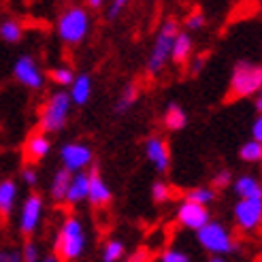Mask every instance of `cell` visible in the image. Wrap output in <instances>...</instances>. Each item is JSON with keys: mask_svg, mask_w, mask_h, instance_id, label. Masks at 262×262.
Listing matches in <instances>:
<instances>
[{"mask_svg": "<svg viewBox=\"0 0 262 262\" xmlns=\"http://www.w3.org/2000/svg\"><path fill=\"white\" fill-rule=\"evenodd\" d=\"M260 90H262V64L239 60L230 73L228 100H243L250 96H258Z\"/></svg>", "mask_w": 262, "mask_h": 262, "instance_id": "cell-1", "label": "cell"}, {"mask_svg": "<svg viewBox=\"0 0 262 262\" xmlns=\"http://www.w3.org/2000/svg\"><path fill=\"white\" fill-rule=\"evenodd\" d=\"M88 245V237H85V228L83 222L77 215H69L62 222V226L58 230L56 237V256L60 260L73 262L77 258H81V254L85 252Z\"/></svg>", "mask_w": 262, "mask_h": 262, "instance_id": "cell-2", "label": "cell"}, {"mask_svg": "<svg viewBox=\"0 0 262 262\" xmlns=\"http://www.w3.org/2000/svg\"><path fill=\"white\" fill-rule=\"evenodd\" d=\"M179 24L177 19L168 17L162 21V26L158 28V34H156V41L151 45L149 58H147V73L151 77L160 75L164 71V67L171 62V51H173V43L179 34Z\"/></svg>", "mask_w": 262, "mask_h": 262, "instance_id": "cell-3", "label": "cell"}, {"mask_svg": "<svg viewBox=\"0 0 262 262\" xmlns=\"http://www.w3.org/2000/svg\"><path fill=\"white\" fill-rule=\"evenodd\" d=\"M92 17L85 7H69L60 13L56 30L64 45H79L83 38L90 34Z\"/></svg>", "mask_w": 262, "mask_h": 262, "instance_id": "cell-4", "label": "cell"}, {"mask_svg": "<svg viewBox=\"0 0 262 262\" xmlns=\"http://www.w3.org/2000/svg\"><path fill=\"white\" fill-rule=\"evenodd\" d=\"M196 241H199V245L211 256L224 258V256H228L232 252H237V241H234L232 232L224 224L213 222V220L196 232Z\"/></svg>", "mask_w": 262, "mask_h": 262, "instance_id": "cell-5", "label": "cell"}, {"mask_svg": "<svg viewBox=\"0 0 262 262\" xmlns=\"http://www.w3.org/2000/svg\"><path fill=\"white\" fill-rule=\"evenodd\" d=\"M71 113V96L69 92H54L43 104L41 115H38V130H43L45 135L49 133H58L67 126Z\"/></svg>", "mask_w": 262, "mask_h": 262, "instance_id": "cell-6", "label": "cell"}, {"mask_svg": "<svg viewBox=\"0 0 262 262\" xmlns=\"http://www.w3.org/2000/svg\"><path fill=\"white\" fill-rule=\"evenodd\" d=\"M60 162L64 171H69L71 175L85 173V168L92 164V149L79 141L64 143L60 147Z\"/></svg>", "mask_w": 262, "mask_h": 262, "instance_id": "cell-7", "label": "cell"}, {"mask_svg": "<svg viewBox=\"0 0 262 262\" xmlns=\"http://www.w3.org/2000/svg\"><path fill=\"white\" fill-rule=\"evenodd\" d=\"M234 224L243 232H256L262 228V199H243L234 205Z\"/></svg>", "mask_w": 262, "mask_h": 262, "instance_id": "cell-8", "label": "cell"}, {"mask_svg": "<svg viewBox=\"0 0 262 262\" xmlns=\"http://www.w3.org/2000/svg\"><path fill=\"white\" fill-rule=\"evenodd\" d=\"M43 196L41 194H28L26 201L21 203V209H19V217H17V226H19V232L30 237L32 232H36L38 224H41V217H43Z\"/></svg>", "mask_w": 262, "mask_h": 262, "instance_id": "cell-9", "label": "cell"}, {"mask_svg": "<svg viewBox=\"0 0 262 262\" xmlns=\"http://www.w3.org/2000/svg\"><path fill=\"white\" fill-rule=\"evenodd\" d=\"M13 77L28 90H41L45 83V73L32 56H21L13 64Z\"/></svg>", "mask_w": 262, "mask_h": 262, "instance_id": "cell-10", "label": "cell"}, {"mask_svg": "<svg viewBox=\"0 0 262 262\" xmlns=\"http://www.w3.org/2000/svg\"><path fill=\"white\" fill-rule=\"evenodd\" d=\"M177 222H179L183 228L199 232L205 224L211 222V217H209V209L207 207H201V205H194V203L183 201L177 207Z\"/></svg>", "mask_w": 262, "mask_h": 262, "instance_id": "cell-11", "label": "cell"}, {"mask_svg": "<svg viewBox=\"0 0 262 262\" xmlns=\"http://www.w3.org/2000/svg\"><path fill=\"white\" fill-rule=\"evenodd\" d=\"M145 156H147V160L151 162V166L158 173H166L168 166H171V151H168V143L158 135H151V137L145 139Z\"/></svg>", "mask_w": 262, "mask_h": 262, "instance_id": "cell-12", "label": "cell"}, {"mask_svg": "<svg viewBox=\"0 0 262 262\" xmlns=\"http://www.w3.org/2000/svg\"><path fill=\"white\" fill-rule=\"evenodd\" d=\"M88 201L94 207H104L111 203V188L109 183L100 177L96 168L90 171V190H88Z\"/></svg>", "mask_w": 262, "mask_h": 262, "instance_id": "cell-13", "label": "cell"}, {"mask_svg": "<svg viewBox=\"0 0 262 262\" xmlns=\"http://www.w3.org/2000/svg\"><path fill=\"white\" fill-rule=\"evenodd\" d=\"M24 151H26V156H28L30 162H38L51 151V141H49V137L43 133V130H34V133L26 139Z\"/></svg>", "mask_w": 262, "mask_h": 262, "instance_id": "cell-14", "label": "cell"}, {"mask_svg": "<svg viewBox=\"0 0 262 262\" xmlns=\"http://www.w3.org/2000/svg\"><path fill=\"white\" fill-rule=\"evenodd\" d=\"M232 190L239 196V201L243 199H262V181L256 175H241L232 181Z\"/></svg>", "mask_w": 262, "mask_h": 262, "instance_id": "cell-15", "label": "cell"}, {"mask_svg": "<svg viewBox=\"0 0 262 262\" xmlns=\"http://www.w3.org/2000/svg\"><path fill=\"white\" fill-rule=\"evenodd\" d=\"M88 190H90V173H77L71 179V186L67 192V201L69 205H77L81 201H88Z\"/></svg>", "mask_w": 262, "mask_h": 262, "instance_id": "cell-16", "label": "cell"}, {"mask_svg": "<svg viewBox=\"0 0 262 262\" xmlns=\"http://www.w3.org/2000/svg\"><path fill=\"white\" fill-rule=\"evenodd\" d=\"M71 102L75 104H85L92 96V77L88 73H81V75H75V81L71 83Z\"/></svg>", "mask_w": 262, "mask_h": 262, "instance_id": "cell-17", "label": "cell"}, {"mask_svg": "<svg viewBox=\"0 0 262 262\" xmlns=\"http://www.w3.org/2000/svg\"><path fill=\"white\" fill-rule=\"evenodd\" d=\"M17 201V183L13 179L0 181V217H9Z\"/></svg>", "mask_w": 262, "mask_h": 262, "instance_id": "cell-18", "label": "cell"}, {"mask_svg": "<svg viewBox=\"0 0 262 262\" xmlns=\"http://www.w3.org/2000/svg\"><path fill=\"white\" fill-rule=\"evenodd\" d=\"M192 51H194V41L188 32H179L175 43H173V51H171V60L175 64H186L188 60H192Z\"/></svg>", "mask_w": 262, "mask_h": 262, "instance_id": "cell-19", "label": "cell"}, {"mask_svg": "<svg viewBox=\"0 0 262 262\" xmlns=\"http://www.w3.org/2000/svg\"><path fill=\"white\" fill-rule=\"evenodd\" d=\"M71 179H73V175L69 171H64V168H60V171L54 175L51 186H49V194H51V199H54L56 203L67 201V192H69V186H71Z\"/></svg>", "mask_w": 262, "mask_h": 262, "instance_id": "cell-20", "label": "cell"}, {"mask_svg": "<svg viewBox=\"0 0 262 262\" xmlns=\"http://www.w3.org/2000/svg\"><path fill=\"white\" fill-rule=\"evenodd\" d=\"M186 124H188L186 111H183L177 102H171V104L166 107V111H164V126H166L168 130H173V133H177V130L186 128Z\"/></svg>", "mask_w": 262, "mask_h": 262, "instance_id": "cell-21", "label": "cell"}, {"mask_svg": "<svg viewBox=\"0 0 262 262\" xmlns=\"http://www.w3.org/2000/svg\"><path fill=\"white\" fill-rule=\"evenodd\" d=\"M137 98H139V88H137V83H126L124 90H122V94L117 96V100H115V107H113L115 113H117V115L126 113V111L137 102Z\"/></svg>", "mask_w": 262, "mask_h": 262, "instance_id": "cell-22", "label": "cell"}, {"mask_svg": "<svg viewBox=\"0 0 262 262\" xmlns=\"http://www.w3.org/2000/svg\"><path fill=\"white\" fill-rule=\"evenodd\" d=\"M188 203H194V205H201V207H209L213 201H215V190L213 188H207V186H199V188H192L186 192V199Z\"/></svg>", "mask_w": 262, "mask_h": 262, "instance_id": "cell-23", "label": "cell"}, {"mask_svg": "<svg viewBox=\"0 0 262 262\" xmlns=\"http://www.w3.org/2000/svg\"><path fill=\"white\" fill-rule=\"evenodd\" d=\"M24 36V26L17 19H5L0 24V38L5 43H19Z\"/></svg>", "mask_w": 262, "mask_h": 262, "instance_id": "cell-24", "label": "cell"}, {"mask_svg": "<svg viewBox=\"0 0 262 262\" xmlns=\"http://www.w3.org/2000/svg\"><path fill=\"white\" fill-rule=\"evenodd\" d=\"M45 77L51 83H56L60 88H71V83L75 81V73L71 67H54L51 71H47Z\"/></svg>", "mask_w": 262, "mask_h": 262, "instance_id": "cell-25", "label": "cell"}, {"mask_svg": "<svg viewBox=\"0 0 262 262\" xmlns=\"http://www.w3.org/2000/svg\"><path fill=\"white\" fill-rule=\"evenodd\" d=\"M239 158H241L243 162H250V164L262 162V145L250 139V141L243 143V145L239 147Z\"/></svg>", "mask_w": 262, "mask_h": 262, "instance_id": "cell-26", "label": "cell"}, {"mask_svg": "<svg viewBox=\"0 0 262 262\" xmlns=\"http://www.w3.org/2000/svg\"><path fill=\"white\" fill-rule=\"evenodd\" d=\"M126 252V245L117 239H111L102 247V262H120Z\"/></svg>", "mask_w": 262, "mask_h": 262, "instance_id": "cell-27", "label": "cell"}, {"mask_svg": "<svg viewBox=\"0 0 262 262\" xmlns=\"http://www.w3.org/2000/svg\"><path fill=\"white\" fill-rule=\"evenodd\" d=\"M151 199H154V203H158V205L168 203L171 201V186H168L166 181H156L151 186Z\"/></svg>", "mask_w": 262, "mask_h": 262, "instance_id": "cell-28", "label": "cell"}, {"mask_svg": "<svg viewBox=\"0 0 262 262\" xmlns=\"http://www.w3.org/2000/svg\"><path fill=\"white\" fill-rule=\"evenodd\" d=\"M228 186H232V173L228 168H222L213 175V181H211V188L217 192V190H226Z\"/></svg>", "mask_w": 262, "mask_h": 262, "instance_id": "cell-29", "label": "cell"}, {"mask_svg": "<svg viewBox=\"0 0 262 262\" xmlns=\"http://www.w3.org/2000/svg\"><path fill=\"white\" fill-rule=\"evenodd\" d=\"M160 262H192L186 252L177 250V247H168L160 254Z\"/></svg>", "mask_w": 262, "mask_h": 262, "instance_id": "cell-30", "label": "cell"}, {"mask_svg": "<svg viewBox=\"0 0 262 262\" xmlns=\"http://www.w3.org/2000/svg\"><path fill=\"white\" fill-rule=\"evenodd\" d=\"M203 26H205V13L199 11V9L192 11L190 15L186 17V28H188L190 32H192V30H201Z\"/></svg>", "mask_w": 262, "mask_h": 262, "instance_id": "cell-31", "label": "cell"}, {"mask_svg": "<svg viewBox=\"0 0 262 262\" xmlns=\"http://www.w3.org/2000/svg\"><path fill=\"white\" fill-rule=\"evenodd\" d=\"M126 5H128L126 0H113V3L107 7V11H104V15H107V19H109V21H115V19L124 13Z\"/></svg>", "mask_w": 262, "mask_h": 262, "instance_id": "cell-32", "label": "cell"}, {"mask_svg": "<svg viewBox=\"0 0 262 262\" xmlns=\"http://www.w3.org/2000/svg\"><path fill=\"white\" fill-rule=\"evenodd\" d=\"M21 258H24V262H38V260H41V256H38V247H36V243L26 241L24 247H21Z\"/></svg>", "mask_w": 262, "mask_h": 262, "instance_id": "cell-33", "label": "cell"}, {"mask_svg": "<svg viewBox=\"0 0 262 262\" xmlns=\"http://www.w3.org/2000/svg\"><path fill=\"white\" fill-rule=\"evenodd\" d=\"M0 262H24L21 250H17V247H3L0 250Z\"/></svg>", "mask_w": 262, "mask_h": 262, "instance_id": "cell-34", "label": "cell"}, {"mask_svg": "<svg viewBox=\"0 0 262 262\" xmlns=\"http://www.w3.org/2000/svg\"><path fill=\"white\" fill-rule=\"evenodd\" d=\"M19 175H21V181H24L28 188H34L36 183H38V173H36L34 166H24Z\"/></svg>", "mask_w": 262, "mask_h": 262, "instance_id": "cell-35", "label": "cell"}, {"mask_svg": "<svg viewBox=\"0 0 262 262\" xmlns=\"http://www.w3.org/2000/svg\"><path fill=\"white\" fill-rule=\"evenodd\" d=\"M252 141H256L262 145V115H258L254 120V124H252Z\"/></svg>", "mask_w": 262, "mask_h": 262, "instance_id": "cell-36", "label": "cell"}, {"mask_svg": "<svg viewBox=\"0 0 262 262\" xmlns=\"http://www.w3.org/2000/svg\"><path fill=\"white\" fill-rule=\"evenodd\" d=\"M205 62H207V56H196L190 60V73L192 75H199L203 69H205Z\"/></svg>", "mask_w": 262, "mask_h": 262, "instance_id": "cell-37", "label": "cell"}, {"mask_svg": "<svg viewBox=\"0 0 262 262\" xmlns=\"http://www.w3.org/2000/svg\"><path fill=\"white\" fill-rule=\"evenodd\" d=\"M145 258H147V252H145V250H139V252H135L133 256H130L128 262H143Z\"/></svg>", "mask_w": 262, "mask_h": 262, "instance_id": "cell-38", "label": "cell"}, {"mask_svg": "<svg viewBox=\"0 0 262 262\" xmlns=\"http://www.w3.org/2000/svg\"><path fill=\"white\" fill-rule=\"evenodd\" d=\"M38 262H60V258H58L56 254H45Z\"/></svg>", "mask_w": 262, "mask_h": 262, "instance_id": "cell-39", "label": "cell"}, {"mask_svg": "<svg viewBox=\"0 0 262 262\" xmlns=\"http://www.w3.org/2000/svg\"><path fill=\"white\" fill-rule=\"evenodd\" d=\"M254 107H256L258 115H262V98H260V96H256V98H254Z\"/></svg>", "mask_w": 262, "mask_h": 262, "instance_id": "cell-40", "label": "cell"}, {"mask_svg": "<svg viewBox=\"0 0 262 262\" xmlns=\"http://www.w3.org/2000/svg\"><path fill=\"white\" fill-rule=\"evenodd\" d=\"M88 7H90V9H100V7H102V3H100V0H90Z\"/></svg>", "mask_w": 262, "mask_h": 262, "instance_id": "cell-41", "label": "cell"}, {"mask_svg": "<svg viewBox=\"0 0 262 262\" xmlns=\"http://www.w3.org/2000/svg\"><path fill=\"white\" fill-rule=\"evenodd\" d=\"M209 262H228L226 258H220V256H211V260H209Z\"/></svg>", "mask_w": 262, "mask_h": 262, "instance_id": "cell-42", "label": "cell"}, {"mask_svg": "<svg viewBox=\"0 0 262 262\" xmlns=\"http://www.w3.org/2000/svg\"><path fill=\"white\" fill-rule=\"evenodd\" d=\"M258 96H260V98H262V90H260V92H258Z\"/></svg>", "mask_w": 262, "mask_h": 262, "instance_id": "cell-43", "label": "cell"}]
</instances>
